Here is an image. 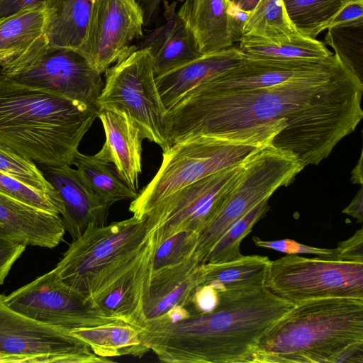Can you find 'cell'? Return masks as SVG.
Instances as JSON below:
<instances>
[{
    "mask_svg": "<svg viewBox=\"0 0 363 363\" xmlns=\"http://www.w3.org/2000/svg\"><path fill=\"white\" fill-rule=\"evenodd\" d=\"M45 4L0 18V67H9L48 43Z\"/></svg>",
    "mask_w": 363,
    "mask_h": 363,
    "instance_id": "cb8c5ba5",
    "label": "cell"
},
{
    "mask_svg": "<svg viewBox=\"0 0 363 363\" xmlns=\"http://www.w3.org/2000/svg\"><path fill=\"white\" fill-rule=\"evenodd\" d=\"M39 169L52 186L62 205L61 218L72 240L90 228L107 225L110 206L84 184L69 165H40Z\"/></svg>",
    "mask_w": 363,
    "mask_h": 363,
    "instance_id": "2e32d148",
    "label": "cell"
},
{
    "mask_svg": "<svg viewBox=\"0 0 363 363\" xmlns=\"http://www.w3.org/2000/svg\"><path fill=\"white\" fill-rule=\"evenodd\" d=\"M270 261L266 256L242 255L222 264H201L200 285H210L218 292L259 289L264 286Z\"/></svg>",
    "mask_w": 363,
    "mask_h": 363,
    "instance_id": "484cf974",
    "label": "cell"
},
{
    "mask_svg": "<svg viewBox=\"0 0 363 363\" xmlns=\"http://www.w3.org/2000/svg\"><path fill=\"white\" fill-rule=\"evenodd\" d=\"M250 12L243 11L229 2L228 20L233 43L240 42L244 35V28Z\"/></svg>",
    "mask_w": 363,
    "mask_h": 363,
    "instance_id": "60d3db41",
    "label": "cell"
},
{
    "mask_svg": "<svg viewBox=\"0 0 363 363\" xmlns=\"http://www.w3.org/2000/svg\"><path fill=\"white\" fill-rule=\"evenodd\" d=\"M238 48L244 57L257 59L319 60L333 55L323 43L300 34L277 41L244 35Z\"/></svg>",
    "mask_w": 363,
    "mask_h": 363,
    "instance_id": "83f0119b",
    "label": "cell"
},
{
    "mask_svg": "<svg viewBox=\"0 0 363 363\" xmlns=\"http://www.w3.org/2000/svg\"><path fill=\"white\" fill-rule=\"evenodd\" d=\"M2 76V73H1V68L0 67V77Z\"/></svg>",
    "mask_w": 363,
    "mask_h": 363,
    "instance_id": "681fc988",
    "label": "cell"
},
{
    "mask_svg": "<svg viewBox=\"0 0 363 363\" xmlns=\"http://www.w3.org/2000/svg\"><path fill=\"white\" fill-rule=\"evenodd\" d=\"M261 147L207 136L174 144L163 152L157 172L132 200L129 211L133 216L143 218L173 192L242 163Z\"/></svg>",
    "mask_w": 363,
    "mask_h": 363,
    "instance_id": "8992f818",
    "label": "cell"
},
{
    "mask_svg": "<svg viewBox=\"0 0 363 363\" xmlns=\"http://www.w3.org/2000/svg\"><path fill=\"white\" fill-rule=\"evenodd\" d=\"M298 34L288 20L281 0H259L250 12L244 28V35H254L272 41Z\"/></svg>",
    "mask_w": 363,
    "mask_h": 363,
    "instance_id": "1f68e13d",
    "label": "cell"
},
{
    "mask_svg": "<svg viewBox=\"0 0 363 363\" xmlns=\"http://www.w3.org/2000/svg\"><path fill=\"white\" fill-rule=\"evenodd\" d=\"M337 260L363 263V229L360 228L350 238L338 243Z\"/></svg>",
    "mask_w": 363,
    "mask_h": 363,
    "instance_id": "f35d334b",
    "label": "cell"
},
{
    "mask_svg": "<svg viewBox=\"0 0 363 363\" xmlns=\"http://www.w3.org/2000/svg\"><path fill=\"white\" fill-rule=\"evenodd\" d=\"M164 23L151 32L138 49L149 52L155 77L180 67L199 57L196 40L176 11V2L163 0Z\"/></svg>",
    "mask_w": 363,
    "mask_h": 363,
    "instance_id": "ffe728a7",
    "label": "cell"
},
{
    "mask_svg": "<svg viewBox=\"0 0 363 363\" xmlns=\"http://www.w3.org/2000/svg\"><path fill=\"white\" fill-rule=\"evenodd\" d=\"M101 121L106 140L95 155L112 163L121 179L138 193L142 172V142L144 138L129 115L116 109H101Z\"/></svg>",
    "mask_w": 363,
    "mask_h": 363,
    "instance_id": "ac0fdd59",
    "label": "cell"
},
{
    "mask_svg": "<svg viewBox=\"0 0 363 363\" xmlns=\"http://www.w3.org/2000/svg\"><path fill=\"white\" fill-rule=\"evenodd\" d=\"M196 255L170 267L152 271L143 303L146 320L155 318L174 306H186L200 285V267Z\"/></svg>",
    "mask_w": 363,
    "mask_h": 363,
    "instance_id": "44dd1931",
    "label": "cell"
},
{
    "mask_svg": "<svg viewBox=\"0 0 363 363\" xmlns=\"http://www.w3.org/2000/svg\"><path fill=\"white\" fill-rule=\"evenodd\" d=\"M342 213L355 218L358 223L363 221V188L362 185L350 204Z\"/></svg>",
    "mask_w": 363,
    "mask_h": 363,
    "instance_id": "f6af8a7d",
    "label": "cell"
},
{
    "mask_svg": "<svg viewBox=\"0 0 363 363\" xmlns=\"http://www.w3.org/2000/svg\"><path fill=\"white\" fill-rule=\"evenodd\" d=\"M0 172L30 187L48 194L58 203L62 212L60 201L52 186L33 161L0 145Z\"/></svg>",
    "mask_w": 363,
    "mask_h": 363,
    "instance_id": "836d02e7",
    "label": "cell"
},
{
    "mask_svg": "<svg viewBox=\"0 0 363 363\" xmlns=\"http://www.w3.org/2000/svg\"><path fill=\"white\" fill-rule=\"evenodd\" d=\"M130 1L133 2V3H135V4H137L136 3V0H129Z\"/></svg>",
    "mask_w": 363,
    "mask_h": 363,
    "instance_id": "c3c4849f",
    "label": "cell"
},
{
    "mask_svg": "<svg viewBox=\"0 0 363 363\" xmlns=\"http://www.w3.org/2000/svg\"><path fill=\"white\" fill-rule=\"evenodd\" d=\"M218 293L219 304L211 313L174 323L146 320L141 342L164 362H252L259 338L294 306L264 286Z\"/></svg>",
    "mask_w": 363,
    "mask_h": 363,
    "instance_id": "7a4b0ae2",
    "label": "cell"
},
{
    "mask_svg": "<svg viewBox=\"0 0 363 363\" xmlns=\"http://www.w3.org/2000/svg\"><path fill=\"white\" fill-rule=\"evenodd\" d=\"M268 200L257 203L233 223L211 248L205 264H222L242 256L240 250V243L269 210Z\"/></svg>",
    "mask_w": 363,
    "mask_h": 363,
    "instance_id": "d6a6232c",
    "label": "cell"
},
{
    "mask_svg": "<svg viewBox=\"0 0 363 363\" xmlns=\"http://www.w3.org/2000/svg\"><path fill=\"white\" fill-rule=\"evenodd\" d=\"M198 233L182 231L177 233L155 247L153 256V270L181 263L195 252Z\"/></svg>",
    "mask_w": 363,
    "mask_h": 363,
    "instance_id": "e575fe53",
    "label": "cell"
},
{
    "mask_svg": "<svg viewBox=\"0 0 363 363\" xmlns=\"http://www.w3.org/2000/svg\"><path fill=\"white\" fill-rule=\"evenodd\" d=\"M25 249V245L0 238V285Z\"/></svg>",
    "mask_w": 363,
    "mask_h": 363,
    "instance_id": "ab89813d",
    "label": "cell"
},
{
    "mask_svg": "<svg viewBox=\"0 0 363 363\" xmlns=\"http://www.w3.org/2000/svg\"><path fill=\"white\" fill-rule=\"evenodd\" d=\"M96 108L0 77V145L40 165H72Z\"/></svg>",
    "mask_w": 363,
    "mask_h": 363,
    "instance_id": "3957f363",
    "label": "cell"
},
{
    "mask_svg": "<svg viewBox=\"0 0 363 363\" xmlns=\"http://www.w3.org/2000/svg\"><path fill=\"white\" fill-rule=\"evenodd\" d=\"M303 166L291 153L270 146L259 148L243 163L241 175L228 192L218 211L198 233L194 252L205 264L215 243L238 219L279 187L287 186Z\"/></svg>",
    "mask_w": 363,
    "mask_h": 363,
    "instance_id": "52a82bcc",
    "label": "cell"
},
{
    "mask_svg": "<svg viewBox=\"0 0 363 363\" xmlns=\"http://www.w3.org/2000/svg\"><path fill=\"white\" fill-rule=\"evenodd\" d=\"M72 164L89 189L104 203L111 206L123 200H133L138 192L132 190L119 177L114 165L94 155L76 153Z\"/></svg>",
    "mask_w": 363,
    "mask_h": 363,
    "instance_id": "f1b7e54d",
    "label": "cell"
},
{
    "mask_svg": "<svg viewBox=\"0 0 363 363\" xmlns=\"http://www.w3.org/2000/svg\"><path fill=\"white\" fill-rule=\"evenodd\" d=\"M60 216L0 193V238L17 244L53 248L64 239Z\"/></svg>",
    "mask_w": 363,
    "mask_h": 363,
    "instance_id": "d6986e66",
    "label": "cell"
},
{
    "mask_svg": "<svg viewBox=\"0 0 363 363\" xmlns=\"http://www.w3.org/2000/svg\"><path fill=\"white\" fill-rule=\"evenodd\" d=\"M325 42L363 82V18L328 27Z\"/></svg>",
    "mask_w": 363,
    "mask_h": 363,
    "instance_id": "4dcf8cb0",
    "label": "cell"
},
{
    "mask_svg": "<svg viewBox=\"0 0 363 363\" xmlns=\"http://www.w3.org/2000/svg\"><path fill=\"white\" fill-rule=\"evenodd\" d=\"M362 152L357 164L353 168L351 172V181L353 184L362 185Z\"/></svg>",
    "mask_w": 363,
    "mask_h": 363,
    "instance_id": "bcb514c9",
    "label": "cell"
},
{
    "mask_svg": "<svg viewBox=\"0 0 363 363\" xmlns=\"http://www.w3.org/2000/svg\"><path fill=\"white\" fill-rule=\"evenodd\" d=\"M228 2L237 6L240 9L251 12L257 6L259 0H228Z\"/></svg>",
    "mask_w": 363,
    "mask_h": 363,
    "instance_id": "7dc6e473",
    "label": "cell"
},
{
    "mask_svg": "<svg viewBox=\"0 0 363 363\" xmlns=\"http://www.w3.org/2000/svg\"><path fill=\"white\" fill-rule=\"evenodd\" d=\"M244 162L189 184L160 201L146 216L147 228L154 230L155 246L177 233H199L239 179Z\"/></svg>",
    "mask_w": 363,
    "mask_h": 363,
    "instance_id": "7c38bea8",
    "label": "cell"
},
{
    "mask_svg": "<svg viewBox=\"0 0 363 363\" xmlns=\"http://www.w3.org/2000/svg\"><path fill=\"white\" fill-rule=\"evenodd\" d=\"M252 240L258 247L272 249L286 255H313L320 258L337 259L336 248H319L306 245L290 239L269 241L261 240L255 236L252 238Z\"/></svg>",
    "mask_w": 363,
    "mask_h": 363,
    "instance_id": "8d00e7d4",
    "label": "cell"
},
{
    "mask_svg": "<svg viewBox=\"0 0 363 363\" xmlns=\"http://www.w3.org/2000/svg\"><path fill=\"white\" fill-rule=\"evenodd\" d=\"M244 56L238 48L201 55L200 57L155 77L160 99L169 110L186 93L203 82L240 65Z\"/></svg>",
    "mask_w": 363,
    "mask_h": 363,
    "instance_id": "7402d4cb",
    "label": "cell"
},
{
    "mask_svg": "<svg viewBox=\"0 0 363 363\" xmlns=\"http://www.w3.org/2000/svg\"><path fill=\"white\" fill-rule=\"evenodd\" d=\"M154 236L134 264L94 302L108 316L128 323L138 330L146 319L143 303L147 295L155 250Z\"/></svg>",
    "mask_w": 363,
    "mask_h": 363,
    "instance_id": "e0dca14e",
    "label": "cell"
},
{
    "mask_svg": "<svg viewBox=\"0 0 363 363\" xmlns=\"http://www.w3.org/2000/svg\"><path fill=\"white\" fill-rule=\"evenodd\" d=\"M106 81L96 101L98 111L116 109L127 113L144 139L164 151L169 145L165 136L164 106L155 82L152 58L145 49L133 48L106 72Z\"/></svg>",
    "mask_w": 363,
    "mask_h": 363,
    "instance_id": "ba28073f",
    "label": "cell"
},
{
    "mask_svg": "<svg viewBox=\"0 0 363 363\" xmlns=\"http://www.w3.org/2000/svg\"><path fill=\"white\" fill-rule=\"evenodd\" d=\"M362 343L363 299H313L294 305L262 335L252 362L335 363Z\"/></svg>",
    "mask_w": 363,
    "mask_h": 363,
    "instance_id": "277c9868",
    "label": "cell"
},
{
    "mask_svg": "<svg viewBox=\"0 0 363 363\" xmlns=\"http://www.w3.org/2000/svg\"><path fill=\"white\" fill-rule=\"evenodd\" d=\"M163 0H136L143 17L144 26H150L155 19Z\"/></svg>",
    "mask_w": 363,
    "mask_h": 363,
    "instance_id": "ee69618b",
    "label": "cell"
},
{
    "mask_svg": "<svg viewBox=\"0 0 363 363\" xmlns=\"http://www.w3.org/2000/svg\"><path fill=\"white\" fill-rule=\"evenodd\" d=\"M362 18L363 0H351L335 15L328 27Z\"/></svg>",
    "mask_w": 363,
    "mask_h": 363,
    "instance_id": "b9f144b4",
    "label": "cell"
},
{
    "mask_svg": "<svg viewBox=\"0 0 363 363\" xmlns=\"http://www.w3.org/2000/svg\"><path fill=\"white\" fill-rule=\"evenodd\" d=\"M144 21L137 4L129 0H93L86 37L77 50L100 73L133 48L143 35Z\"/></svg>",
    "mask_w": 363,
    "mask_h": 363,
    "instance_id": "5bb4252c",
    "label": "cell"
},
{
    "mask_svg": "<svg viewBox=\"0 0 363 363\" xmlns=\"http://www.w3.org/2000/svg\"><path fill=\"white\" fill-rule=\"evenodd\" d=\"M340 62L335 54L319 60H272L244 57L240 65L199 85L213 89L266 87L323 72Z\"/></svg>",
    "mask_w": 363,
    "mask_h": 363,
    "instance_id": "9a60e30c",
    "label": "cell"
},
{
    "mask_svg": "<svg viewBox=\"0 0 363 363\" xmlns=\"http://www.w3.org/2000/svg\"><path fill=\"white\" fill-rule=\"evenodd\" d=\"M0 294V363H99L95 354L69 332L28 318L6 306Z\"/></svg>",
    "mask_w": 363,
    "mask_h": 363,
    "instance_id": "8fae6325",
    "label": "cell"
},
{
    "mask_svg": "<svg viewBox=\"0 0 363 363\" xmlns=\"http://www.w3.org/2000/svg\"><path fill=\"white\" fill-rule=\"evenodd\" d=\"M47 0H0V18L33 6L45 4Z\"/></svg>",
    "mask_w": 363,
    "mask_h": 363,
    "instance_id": "7bdbcfd3",
    "label": "cell"
},
{
    "mask_svg": "<svg viewBox=\"0 0 363 363\" xmlns=\"http://www.w3.org/2000/svg\"><path fill=\"white\" fill-rule=\"evenodd\" d=\"M69 333L88 345L95 354L104 358L125 355L141 357L150 351L141 342L139 330L122 320Z\"/></svg>",
    "mask_w": 363,
    "mask_h": 363,
    "instance_id": "4316f807",
    "label": "cell"
},
{
    "mask_svg": "<svg viewBox=\"0 0 363 363\" xmlns=\"http://www.w3.org/2000/svg\"><path fill=\"white\" fill-rule=\"evenodd\" d=\"M264 286L294 305L330 297L363 299V263L286 255L270 261Z\"/></svg>",
    "mask_w": 363,
    "mask_h": 363,
    "instance_id": "9c48e42d",
    "label": "cell"
},
{
    "mask_svg": "<svg viewBox=\"0 0 363 363\" xmlns=\"http://www.w3.org/2000/svg\"><path fill=\"white\" fill-rule=\"evenodd\" d=\"M289 23L300 35L315 38L351 0H281Z\"/></svg>",
    "mask_w": 363,
    "mask_h": 363,
    "instance_id": "f546056e",
    "label": "cell"
},
{
    "mask_svg": "<svg viewBox=\"0 0 363 363\" xmlns=\"http://www.w3.org/2000/svg\"><path fill=\"white\" fill-rule=\"evenodd\" d=\"M228 6V0H184L177 11L202 55L233 46Z\"/></svg>",
    "mask_w": 363,
    "mask_h": 363,
    "instance_id": "603a6c76",
    "label": "cell"
},
{
    "mask_svg": "<svg viewBox=\"0 0 363 363\" xmlns=\"http://www.w3.org/2000/svg\"><path fill=\"white\" fill-rule=\"evenodd\" d=\"M153 236L146 217L90 228L72 240L55 269L66 285L94 305L134 264Z\"/></svg>",
    "mask_w": 363,
    "mask_h": 363,
    "instance_id": "5b68a950",
    "label": "cell"
},
{
    "mask_svg": "<svg viewBox=\"0 0 363 363\" xmlns=\"http://www.w3.org/2000/svg\"><path fill=\"white\" fill-rule=\"evenodd\" d=\"M0 193L52 214L60 216L61 213L60 206L50 195L1 172Z\"/></svg>",
    "mask_w": 363,
    "mask_h": 363,
    "instance_id": "d590c367",
    "label": "cell"
},
{
    "mask_svg": "<svg viewBox=\"0 0 363 363\" xmlns=\"http://www.w3.org/2000/svg\"><path fill=\"white\" fill-rule=\"evenodd\" d=\"M1 73L5 78L21 85L52 92L95 108L104 86L101 73L79 51L54 47L48 43L1 69Z\"/></svg>",
    "mask_w": 363,
    "mask_h": 363,
    "instance_id": "30bf717a",
    "label": "cell"
},
{
    "mask_svg": "<svg viewBox=\"0 0 363 363\" xmlns=\"http://www.w3.org/2000/svg\"><path fill=\"white\" fill-rule=\"evenodd\" d=\"M363 82L342 62L266 87L213 89L198 85L167 111L169 146L199 136L270 146L303 166L318 164L362 119Z\"/></svg>",
    "mask_w": 363,
    "mask_h": 363,
    "instance_id": "6da1fadb",
    "label": "cell"
},
{
    "mask_svg": "<svg viewBox=\"0 0 363 363\" xmlns=\"http://www.w3.org/2000/svg\"><path fill=\"white\" fill-rule=\"evenodd\" d=\"M4 302L28 318L67 332L121 320L66 285L55 268L5 296Z\"/></svg>",
    "mask_w": 363,
    "mask_h": 363,
    "instance_id": "4fadbf2b",
    "label": "cell"
},
{
    "mask_svg": "<svg viewBox=\"0 0 363 363\" xmlns=\"http://www.w3.org/2000/svg\"><path fill=\"white\" fill-rule=\"evenodd\" d=\"M219 302L218 291L210 285L202 284L196 287L190 303L186 307L191 315L206 314L214 311Z\"/></svg>",
    "mask_w": 363,
    "mask_h": 363,
    "instance_id": "74e56055",
    "label": "cell"
},
{
    "mask_svg": "<svg viewBox=\"0 0 363 363\" xmlns=\"http://www.w3.org/2000/svg\"><path fill=\"white\" fill-rule=\"evenodd\" d=\"M93 0H47L45 35L54 47L79 50L84 41Z\"/></svg>",
    "mask_w": 363,
    "mask_h": 363,
    "instance_id": "d4e9b609",
    "label": "cell"
}]
</instances>
